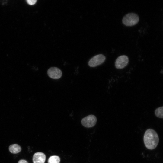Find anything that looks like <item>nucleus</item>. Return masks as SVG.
<instances>
[{
    "instance_id": "obj_5",
    "label": "nucleus",
    "mask_w": 163,
    "mask_h": 163,
    "mask_svg": "<svg viewBox=\"0 0 163 163\" xmlns=\"http://www.w3.org/2000/svg\"><path fill=\"white\" fill-rule=\"evenodd\" d=\"M47 74L51 78L57 79L61 77L62 73L61 70L59 68L56 67H52L48 69Z\"/></svg>"
},
{
    "instance_id": "obj_6",
    "label": "nucleus",
    "mask_w": 163,
    "mask_h": 163,
    "mask_svg": "<svg viewBox=\"0 0 163 163\" xmlns=\"http://www.w3.org/2000/svg\"><path fill=\"white\" fill-rule=\"evenodd\" d=\"M128 62L129 59L126 56H120L116 59L115 63V67L117 69H123L126 66Z\"/></svg>"
},
{
    "instance_id": "obj_1",
    "label": "nucleus",
    "mask_w": 163,
    "mask_h": 163,
    "mask_svg": "<svg viewBox=\"0 0 163 163\" xmlns=\"http://www.w3.org/2000/svg\"><path fill=\"white\" fill-rule=\"evenodd\" d=\"M145 146L149 149L152 150L157 146L159 138L157 132L151 129H147L145 132L143 137Z\"/></svg>"
},
{
    "instance_id": "obj_2",
    "label": "nucleus",
    "mask_w": 163,
    "mask_h": 163,
    "mask_svg": "<svg viewBox=\"0 0 163 163\" xmlns=\"http://www.w3.org/2000/svg\"><path fill=\"white\" fill-rule=\"evenodd\" d=\"M138 16L134 13H129L125 15L123 18L122 22L127 26H132L136 24L139 22Z\"/></svg>"
},
{
    "instance_id": "obj_7",
    "label": "nucleus",
    "mask_w": 163,
    "mask_h": 163,
    "mask_svg": "<svg viewBox=\"0 0 163 163\" xmlns=\"http://www.w3.org/2000/svg\"><path fill=\"white\" fill-rule=\"evenodd\" d=\"M46 156L44 153L42 152H37L34 154L33 157V163H44Z\"/></svg>"
},
{
    "instance_id": "obj_11",
    "label": "nucleus",
    "mask_w": 163,
    "mask_h": 163,
    "mask_svg": "<svg viewBox=\"0 0 163 163\" xmlns=\"http://www.w3.org/2000/svg\"><path fill=\"white\" fill-rule=\"evenodd\" d=\"M27 3L30 5H34L35 4L37 1L36 0H27Z\"/></svg>"
},
{
    "instance_id": "obj_8",
    "label": "nucleus",
    "mask_w": 163,
    "mask_h": 163,
    "mask_svg": "<svg viewBox=\"0 0 163 163\" xmlns=\"http://www.w3.org/2000/svg\"><path fill=\"white\" fill-rule=\"evenodd\" d=\"M10 152L13 154H17L21 150V147L17 144L11 145L9 148Z\"/></svg>"
},
{
    "instance_id": "obj_4",
    "label": "nucleus",
    "mask_w": 163,
    "mask_h": 163,
    "mask_svg": "<svg viewBox=\"0 0 163 163\" xmlns=\"http://www.w3.org/2000/svg\"><path fill=\"white\" fill-rule=\"evenodd\" d=\"M105 59L104 56L98 54L92 57L89 61L88 64L91 67H95L103 63Z\"/></svg>"
},
{
    "instance_id": "obj_12",
    "label": "nucleus",
    "mask_w": 163,
    "mask_h": 163,
    "mask_svg": "<svg viewBox=\"0 0 163 163\" xmlns=\"http://www.w3.org/2000/svg\"><path fill=\"white\" fill-rule=\"evenodd\" d=\"M18 163H28V162L26 160L21 159L19 161Z\"/></svg>"
},
{
    "instance_id": "obj_3",
    "label": "nucleus",
    "mask_w": 163,
    "mask_h": 163,
    "mask_svg": "<svg viewBox=\"0 0 163 163\" xmlns=\"http://www.w3.org/2000/svg\"><path fill=\"white\" fill-rule=\"evenodd\" d=\"M97 121V118L94 115H90L83 118L82 120L81 123L84 127L90 128L95 126Z\"/></svg>"
},
{
    "instance_id": "obj_9",
    "label": "nucleus",
    "mask_w": 163,
    "mask_h": 163,
    "mask_svg": "<svg viewBox=\"0 0 163 163\" xmlns=\"http://www.w3.org/2000/svg\"><path fill=\"white\" fill-rule=\"evenodd\" d=\"M60 161V157L56 155L50 156L48 160V163H59Z\"/></svg>"
},
{
    "instance_id": "obj_10",
    "label": "nucleus",
    "mask_w": 163,
    "mask_h": 163,
    "mask_svg": "<svg viewBox=\"0 0 163 163\" xmlns=\"http://www.w3.org/2000/svg\"><path fill=\"white\" fill-rule=\"evenodd\" d=\"M155 114L157 117L163 118V106L157 108L155 111Z\"/></svg>"
}]
</instances>
